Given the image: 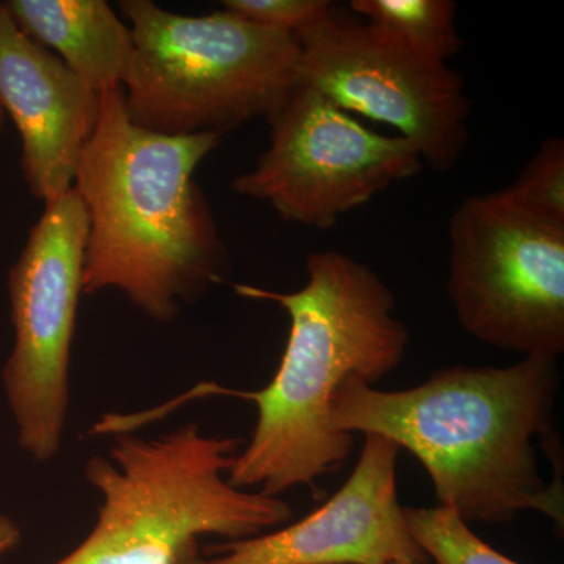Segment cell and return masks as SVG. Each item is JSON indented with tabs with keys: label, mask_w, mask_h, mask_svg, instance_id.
<instances>
[{
	"label": "cell",
	"mask_w": 564,
	"mask_h": 564,
	"mask_svg": "<svg viewBox=\"0 0 564 564\" xmlns=\"http://www.w3.org/2000/svg\"><path fill=\"white\" fill-rule=\"evenodd\" d=\"M556 359L507 367L455 366L403 391L350 377L334 393L337 432L377 434L406 448L440 505L467 524H510L524 511L564 524L563 484L545 485L534 440L558 448Z\"/></svg>",
	"instance_id": "6da1fadb"
},
{
	"label": "cell",
	"mask_w": 564,
	"mask_h": 564,
	"mask_svg": "<svg viewBox=\"0 0 564 564\" xmlns=\"http://www.w3.org/2000/svg\"><path fill=\"white\" fill-rule=\"evenodd\" d=\"M306 273L295 292L232 285L242 299L272 302L289 315L288 344L272 381L259 391L204 383L191 392L256 404L258 421L228 478L236 488L270 497L299 486L315 489L318 478L343 469L355 437L333 426L334 393L350 377L377 384L400 366L410 344L395 296L369 265L344 252L318 251L307 258Z\"/></svg>",
	"instance_id": "7a4b0ae2"
},
{
	"label": "cell",
	"mask_w": 564,
	"mask_h": 564,
	"mask_svg": "<svg viewBox=\"0 0 564 564\" xmlns=\"http://www.w3.org/2000/svg\"><path fill=\"white\" fill-rule=\"evenodd\" d=\"M218 144L215 133L140 128L122 87L101 93L73 184L88 218L84 295L118 291L151 321L170 323L225 281L228 251L195 181Z\"/></svg>",
	"instance_id": "3957f363"
},
{
	"label": "cell",
	"mask_w": 564,
	"mask_h": 564,
	"mask_svg": "<svg viewBox=\"0 0 564 564\" xmlns=\"http://www.w3.org/2000/svg\"><path fill=\"white\" fill-rule=\"evenodd\" d=\"M240 445L198 423L151 440L118 434L109 455L85 463L101 496L95 525L54 564H193L204 536L247 540L288 524L293 510L281 497L229 481Z\"/></svg>",
	"instance_id": "277c9868"
},
{
	"label": "cell",
	"mask_w": 564,
	"mask_h": 564,
	"mask_svg": "<svg viewBox=\"0 0 564 564\" xmlns=\"http://www.w3.org/2000/svg\"><path fill=\"white\" fill-rule=\"evenodd\" d=\"M133 55L122 85L129 118L163 135L231 132L270 118L300 82L302 47L289 33L228 11L187 17L124 0Z\"/></svg>",
	"instance_id": "5b68a950"
},
{
	"label": "cell",
	"mask_w": 564,
	"mask_h": 564,
	"mask_svg": "<svg viewBox=\"0 0 564 564\" xmlns=\"http://www.w3.org/2000/svg\"><path fill=\"white\" fill-rule=\"evenodd\" d=\"M447 292L464 332L522 358L564 350V225L507 191L464 199L448 225Z\"/></svg>",
	"instance_id": "8992f818"
},
{
	"label": "cell",
	"mask_w": 564,
	"mask_h": 564,
	"mask_svg": "<svg viewBox=\"0 0 564 564\" xmlns=\"http://www.w3.org/2000/svg\"><path fill=\"white\" fill-rule=\"evenodd\" d=\"M88 218L73 187L43 215L9 278L13 348L2 388L17 440L40 464L61 454L70 402V348L84 295Z\"/></svg>",
	"instance_id": "52a82bcc"
},
{
	"label": "cell",
	"mask_w": 564,
	"mask_h": 564,
	"mask_svg": "<svg viewBox=\"0 0 564 564\" xmlns=\"http://www.w3.org/2000/svg\"><path fill=\"white\" fill-rule=\"evenodd\" d=\"M269 122V148L232 188L269 203L285 221L333 228L423 169L411 141L373 132L303 82Z\"/></svg>",
	"instance_id": "ba28073f"
},
{
	"label": "cell",
	"mask_w": 564,
	"mask_h": 564,
	"mask_svg": "<svg viewBox=\"0 0 564 564\" xmlns=\"http://www.w3.org/2000/svg\"><path fill=\"white\" fill-rule=\"evenodd\" d=\"M299 43L300 82L348 113L391 126L423 165L454 169L469 140L470 115L456 70L402 50L337 9Z\"/></svg>",
	"instance_id": "9c48e42d"
},
{
	"label": "cell",
	"mask_w": 564,
	"mask_h": 564,
	"mask_svg": "<svg viewBox=\"0 0 564 564\" xmlns=\"http://www.w3.org/2000/svg\"><path fill=\"white\" fill-rule=\"evenodd\" d=\"M400 447L366 434L348 480L293 524L207 549L193 564H426L399 500Z\"/></svg>",
	"instance_id": "30bf717a"
},
{
	"label": "cell",
	"mask_w": 564,
	"mask_h": 564,
	"mask_svg": "<svg viewBox=\"0 0 564 564\" xmlns=\"http://www.w3.org/2000/svg\"><path fill=\"white\" fill-rule=\"evenodd\" d=\"M101 93L29 39L0 3V110L22 141V173L46 203L68 192L95 131Z\"/></svg>",
	"instance_id": "8fae6325"
},
{
	"label": "cell",
	"mask_w": 564,
	"mask_h": 564,
	"mask_svg": "<svg viewBox=\"0 0 564 564\" xmlns=\"http://www.w3.org/2000/svg\"><path fill=\"white\" fill-rule=\"evenodd\" d=\"M11 20L55 55L91 90L124 85L133 55L132 32L104 0H9Z\"/></svg>",
	"instance_id": "7c38bea8"
},
{
	"label": "cell",
	"mask_w": 564,
	"mask_h": 564,
	"mask_svg": "<svg viewBox=\"0 0 564 564\" xmlns=\"http://www.w3.org/2000/svg\"><path fill=\"white\" fill-rule=\"evenodd\" d=\"M350 9L386 40L425 61L447 65L462 50L452 0H352Z\"/></svg>",
	"instance_id": "4fadbf2b"
},
{
	"label": "cell",
	"mask_w": 564,
	"mask_h": 564,
	"mask_svg": "<svg viewBox=\"0 0 564 564\" xmlns=\"http://www.w3.org/2000/svg\"><path fill=\"white\" fill-rule=\"evenodd\" d=\"M415 543L436 564H521L497 552L451 508L403 507Z\"/></svg>",
	"instance_id": "5bb4252c"
},
{
	"label": "cell",
	"mask_w": 564,
	"mask_h": 564,
	"mask_svg": "<svg viewBox=\"0 0 564 564\" xmlns=\"http://www.w3.org/2000/svg\"><path fill=\"white\" fill-rule=\"evenodd\" d=\"M505 191L538 217L564 225V141L545 140Z\"/></svg>",
	"instance_id": "9a60e30c"
},
{
	"label": "cell",
	"mask_w": 564,
	"mask_h": 564,
	"mask_svg": "<svg viewBox=\"0 0 564 564\" xmlns=\"http://www.w3.org/2000/svg\"><path fill=\"white\" fill-rule=\"evenodd\" d=\"M329 0H225L223 10L259 28L300 36L328 20Z\"/></svg>",
	"instance_id": "2e32d148"
},
{
	"label": "cell",
	"mask_w": 564,
	"mask_h": 564,
	"mask_svg": "<svg viewBox=\"0 0 564 564\" xmlns=\"http://www.w3.org/2000/svg\"><path fill=\"white\" fill-rule=\"evenodd\" d=\"M21 527L13 518L0 514V563L21 543Z\"/></svg>",
	"instance_id": "e0dca14e"
},
{
	"label": "cell",
	"mask_w": 564,
	"mask_h": 564,
	"mask_svg": "<svg viewBox=\"0 0 564 564\" xmlns=\"http://www.w3.org/2000/svg\"><path fill=\"white\" fill-rule=\"evenodd\" d=\"M3 124H6V115H3V111L0 110V133L3 131Z\"/></svg>",
	"instance_id": "ac0fdd59"
},
{
	"label": "cell",
	"mask_w": 564,
	"mask_h": 564,
	"mask_svg": "<svg viewBox=\"0 0 564 564\" xmlns=\"http://www.w3.org/2000/svg\"><path fill=\"white\" fill-rule=\"evenodd\" d=\"M391 564H408V563H391Z\"/></svg>",
	"instance_id": "d6986e66"
}]
</instances>
